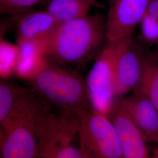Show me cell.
<instances>
[{
  "label": "cell",
  "instance_id": "cell-1",
  "mask_svg": "<svg viewBox=\"0 0 158 158\" xmlns=\"http://www.w3.org/2000/svg\"><path fill=\"white\" fill-rule=\"evenodd\" d=\"M106 40V19L87 15L59 23L45 44L44 56L62 66H80L95 59Z\"/></svg>",
  "mask_w": 158,
  "mask_h": 158
},
{
  "label": "cell",
  "instance_id": "cell-2",
  "mask_svg": "<svg viewBox=\"0 0 158 158\" xmlns=\"http://www.w3.org/2000/svg\"><path fill=\"white\" fill-rule=\"evenodd\" d=\"M49 110L34 90L23 92L1 124L4 134L1 158H38V127Z\"/></svg>",
  "mask_w": 158,
  "mask_h": 158
},
{
  "label": "cell",
  "instance_id": "cell-3",
  "mask_svg": "<svg viewBox=\"0 0 158 158\" xmlns=\"http://www.w3.org/2000/svg\"><path fill=\"white\" fill-rule=\"evenodd\" d=\"M29 81L44 100L61 111L76 113L80 109L92 108L86 81L70 69L46 60Z\"/></svg>",
  "mask_w": 158,
  "mask_h": 158
},
{
  "label": "cell",
  "instance_id": "cell-4",
  "mask_svg": "<svg viewBox=\"0 0 158 158\" xmlns=\"http://www.w3.org/2000/svg\"><path fill=\"white\" fill-rule=\"evenodd\" d=\"M77 133L76 113L48 111L37 130L38 158H85L80 149L72 144Z\"/></svg>",
  "mask_w": 158,
  "mask_h": 158
},
{
  "label": "cell",
  "instance_id": "cell-5",
  "mask_svg": "<svg viewBox=\"0 0 158 158\" xmlns=\"http://www.w3.org/2000/svg\"><path fill=\"white\" fill-rule=\"evenodd\" d=\"M80 149L85 158H122L116 131L110 119L93 108L76 111Z\"/></svg>",
  "mask_w": 158,
  "mask_h": 158
},
{
  "label": "cell",
  "instance_id": "cell-6",
  "mask_svg": "<svg viewBox=\"0 0 158 158\" xmlns=\"http://www.w3.org/2000/svg\"><path fill=\"white\" fill-rule=\"evenodd\" d=\"M132 38L118 42H107L95 59L86 85L91 107L107 114L117 99L114 94V69L121 52Z\"/></svg>",
  "mask_w": 158,
  "mask_h": 158
},
{
  "label": "cell",
  "instance_id": "cell-7",
  "mask_svg": "<svg viewBox=\"0 0 158 158\" xmlns=\"http://www.w3.org/2000/svg\"><path fill=\"white\" fill-rule=\"evenodd\" d=\"M148 51L145 46L132 38L121 52L114 69V94L116 98L123 97L139 86Z\"/></svg>",
  "mask_w": 158,
  "mask_h": 158
},
{
  "label": "cell",
  "instance_id": "cell-8",
  "mask_svg": "<svg viewBox=\"0 0 158 158\" xmlns=\"http://www.w3.org/2000/svg\"><path fill=\"white\" fill-rule=\"evenodd\" d=\"M149 1L113 0L106 19L107 42H118L132 38Z\"/></svg>",
  "mask_w": 158,
  "mask_h": 158
},
{
  "label": "cell",
  "instance_id": "cell-9",
  "mask_svg": "<svg viewBox=\"0 0 158 158\" xmlns=\"http://www.w3.org/2000/svg\"><path fill=\"white\" fill-rule=\"evenodd\" d=\"M106 115L114 127L123 158H148L149 151L144 136L117 98Z\"/></svg>",
  "mask_w": 158,
  "mask_h": 158
},
{
  "label": "cell",
  "instance_id": "cell-10",
  "mask_svg": "<svg viewBox=\"0 0 158 158\" xmlns=\"http://www.w3.org/2000/svg\"><path fill=\"white\" fill-rule=\"evenodd\" d=\"M121 106L141 131L147 142L158 141V109L141 90L136 89L132 96L117 98Z\"/></svg>",
  "mask_w": 158,
  "mask_h": 158
},
{
  "label": "cell",
  "instance_id": "cell-11",
  "mask_svg": "<svg viewBox=\"0 0 158 158\" xmlns=\"http://www.w3.org/2000/svg\"><path fill=\"white\" fill-rule=\"evenodd\" d=\"M60 23L48 10L26 12L17 24V43L24 41L46 42Z\"/></svg>",
  "mask_w": 158,
  "mask_h": 158
},
{
  "label": "cell",
  "instance_id": "cell-12",
  "mask_svg": "<svg viewBox=\"0 0 158 158\" xmlns=\"http://www.w3.org/2000/svg\"><path fill=\"white\" fill-rule=\"evenodd\" d=\"M45 44L36 41L18 43L19 52L14 73L23 79H31L45 62Z\"/></svg>",
  "mask_w": 158,
  "mask_h": 158
},
{
  "label": "cell",
  "instance_id": "cell-13",
  "mask_svg": "<svg viewBox=\"0 0 158 158\" xmlns=\"http://www.w3.org/2000/svg\"><path fill=\"white\" fill-rule=\"evenodd\" d=\"M94 0H50L47 9L60 23L89 15Z\"/></svg>",
  "mask_w": 158,
  "mask_h": 158
},
{
  "label": "cell",
  "instance_id": "cell-14",
  "mask_svg": "<svg viewBox=\"0 0 158 158\" xmlns=\"http://www.w3.org/2000/svg\"><path fill=\"white\" fill-rule=\"evenodd\" d=\"M136 89L146 94L158 109V55L156 53L148 52L141 82Z\"/></svg>",
  "mask_w": 158,
  "mask_h": 158
},
{
  "label": "cell",
  "instance_id": "cell-15",
  "mask_svg": "<svg viewBox=\"0 0 158 158\" xmlns=\"http://www.w3.org/2000/svg\"><path fill=\"white\" fill-rule=\"evenodd\" d=\"M27 88L10 84L0 79V125Z\"/></svg>",
  "mask_w": 158,
  "mask_h": 158
},
{
  "label": "cell",
  "instance_id": "cell-16",
  "mask_svg": "<svg viewBox=\"0 0 158 158\" xmlns=\"http://www.w3.org/2000/svg\"><path fill=\"white\" fill-rule=\"evenodd\" d=\"M18 52V44H13L4 38L0 40V79L14 73Z\"/></svg>",
  "mask_w": 158,
  "mask_h": 158
},
{
  "label": "cell",
  "instance_id": "cell-17",
  "mask_svg": "<svg viewBox=\"0 0 158 158\" xmlns=\"http://www.w3.org/2000/svg\"><path fill=\"white\" fill-rule=\"evenodd\" d=\"M141 38L146 44L158 42V18L145 13L140 22Z\"/></svg>",
  "mask_w": 158,
  "mask_h": 158
},
{
  "label": "cell",
  "instance_id": "cell-18",
  "mask_svg": "<svg viewBox=\"0 0 158 158\" xmlns=\"http://www.w3.org/2000/svg\"><path fill=\"white\" fill-rule=\"evenodd\" d=\"M42 0H0V6L21 12L32 11L31 8L38 5Z\"/></svg>",
  "mask_w": 158,
  "mask_h": 158
},
{
  "label": "cell",
  "instance_id": "cell-19",
  "mask_svg": "<svg viewBox=\"0 0 158 158\" xmlns=\"http://www.w3.org/2000/svg\"><path fill=\"white\" fill-rule=\"evenodd\" d=\"M11 23L9 21L0 19V40L4 38V36L10 27Z\"/></svg>",
  "mask_w": 158,
  "mask_h": 158
},
{
  "label": "cell",
  "instance_id": "cell-20",
  "mask_svg": "<svg viewBox=\"0 0 158 158\" xmlns=\"http://www.w3.org/2000/svg\"><path fill=\"white\" fill-rule=\"evenodd\" d=\"M20 12L17 10L10 9L5 6H0V15L3 14H18Z\"/></svg>",
  "mask_w": 158,
  "mask_h": 158
},
{
  "label": "cell",
  "instance_id": "cell-21",
  "mask_svg": "<svg viewBox=\"0 0 158 158\" xmlns=\"http://www.w3.org/2000/svg\"><path fill=\"white\" fill-rule=\"evenodd\" d=\"M3 140H4V134H3L2 128L0 125V158H1V153L2 143H3Z\"/></svg>",
  "mask_w": 158,
  "mask_h": 158
},
{
  "label": "cell",
  "instance_id": "cell-22",
  "mask_svg": "<svg viewBox=\"0 0 158 158\" xmlns=\"http://www.w3.org/2000/svg\"><path fill=\"white\" fill-rule=\"evenodd\" d=\"M153 158H158V146L153 151Z\"/></svg>",
  "mask_w": 158,
  "mask_h": 158
},
{
  "label": "cell",
  "instance_id": "cell-23",
  "mask_svg": "<svg viewBox=\"0 0 158 158\" xmlns=\"http://www.w3.org/2000/svg\"><path fill=\"white\" fill-rule=\"evenodd\" d=\"M156 53L158 55V42L157 44V46H156Z\"/></svg>",
  "mask_w": 158,
  "mask_h": 158
},
{
  "label": "cell",
  "instance_id": "cell-24",
  "mask_svg": "<svg viewBox=\"0 0 158 158\" xmlns=\"http://www.w3.org/2000/svg\"><path fill=\"white\" fill-rule=\"evenodd\" d=\"M157 145H158V142H157Z\"/></svg>",
  "mask_w": 158,
  "mask_h": 158
}]
</instances>
